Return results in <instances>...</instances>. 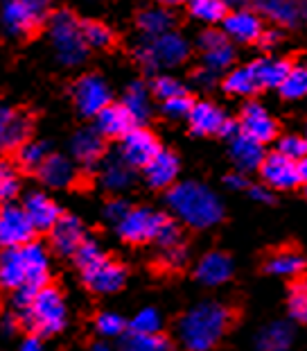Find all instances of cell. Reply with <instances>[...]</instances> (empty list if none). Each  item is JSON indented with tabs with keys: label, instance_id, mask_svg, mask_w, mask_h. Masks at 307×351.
Returning <instances> with one entry per match:
<instances>
[{
	"label": "cell",
	"instance_id": "6da1fadb",
	"mask_svg": "<svg viewBox=\"0 0 307 351\" xmlns=\"http://www.w3.org/2000/svg\"><path fill=\"white\" fill-rule=\"evenodd\" d=\"M233 311L219 302H201L178 319V338L192 351H208L226 335Z\"/></svg>",
	"mask_w": 307,
	"mask_h": 351
},
{
	"label": "cell",
	"instance_id": "7a4b0ae2",
	"mask_svg": "<svg viewBox=\"0 0 307 351\" xmlns=\"http://www.w3.org/2000/svg\"><path fill=\"white\" fill-rule=\"evenodd\" d=\"M168 204L178 220L192 229H211L224 218V204L208 186L199 182H181L172 186Z\"/></svg>",
	"mask_w": 307,
	"mask_h": 351
},
{
	"label": "cell",
	"instance_id": "3957f363",
	"mask_svg": "<svg viewBox=\"0 0 307 351\" xmlns=\"http://www.w3.org/2000/svg\"><path fill=\"white\" fill-rule=\"evenodd\" d=\"M50 41L55 48V55L59 64L64 66H79L84 64L88 55V43L84 39V29H81V21L75 16L70 10H57L48 19Z\"/></svg>",
	"mask_w": 307,
	"mask_h": 351
},
{
	"label": "cell",
	"instance_id": "277c9868",
	"mask_svg": "<svg viewBox=\"0 0 307 351\" xmlns=\"http://www.w3.org/2000/svg\"><path fill=\"white\" fill-rule=\"evenodd\" d=\"M18 319L29 331L41 333L43 338L59 333L66 326V304L62 293L52 286H43L36 293L32 306L25 311H18Z\"/></svg>",
	"mask_w": 307,
	"mask_h": 351
},
{
	"label": "cell",
	"instance_id": "5b68a950",
	"mask_svg": "<svg viewBox=\"0 0 307 351\" xmlns=\"http://www.w3.org/2000/svg\"><path fill=\"white\" fill-rule=\"evenodd\" d=\"M136 62L147 73H156L161 69H174L183 64L190 55V43L178 32H165L159 36H149L136 48Z\"/></svg>",
	"mask_w": 307,
	"mask_h": 351
},
{
	"label": "cell",
	"instance_id": "8992f818",
	"mask_svg": "<svg viewBox=\"0 0 307 351\" xmlns=\"http://www.w3.org/2000/svg\"><path fill=\"white\" fill-rule=\"evenodd\" d=\"M170 215L152 211V208H131L116 225L118 236L126 243H156V238L168 225Z\"/></svg>",
	"mask_w": 307,
	"mask_h": 351
},
{
	"label": "cell",
	"instance_id": "52a82bcc",
	"mask_svg": "<svg viewBox=\"0 0 307 351\" xmlns=\"http://www.w3.org/2000/svg\"><path fill=\"white\" fill-rule=\"evenodd\" d=\"M72 100L81 116L95 118L107 104H111V88L100 75L91 73V75H84L75 82Z\"/></svg>",
	"mask_w": 307,
	"mask_h": 351
},
{
	"label": "cell",
	"instance_id": "ba28073f",
	"mask_svg": "<svg viewBox=\"0 0 307 351\" xmlns=\"http://www.w3.org/2000/svg\"><path fill=\"white\" fill-rule=\"evenodd\" d=\"M34 234L36 227L29 220L25 208H18L7 202L0 211V243H3V247H21V245L34 241Z\"/></svg>",
	"mask_w": 307,
	"mask_h": 351
},
{
	"label": "cell",
	"instance_id": "9c48e42d",
	"mask_svg": "<svg viewBox=\"0 0 307 351\" xmlns=\"http://www.w3.org/2000/svg\"><path fill=\"white\" fill-rule=\"evenodd\" d=\"M81 279L88 288L97 295H111L118 293L126 281V270L116 261H111L109 256L97 258L95 263L81 270Z\"/></svg>",
	"mask_w": 307,
	"mask_h": 351
},
{
	"label": "cell",
	"instance_id": "30bf717a",
	"mask_svg": "<svg viewBox=\"0 0 307 351\" xmlns=\"http://www.w3.org/2000/svg\"><path fill=\"white\" fill-rule=\"evenodd\" d=\"M233 39L226 32H219V29H206L199 36V48L201 55H204V69H211L215 73H222L233 66L235 59V48Z\"/></svg>",
	"mask_w": 307,
	"mask_h": 351
},
{
	"label": "cell",
	"instance_id": "8fae6325",
	"mask_svg": "<svg viewBox=\"0 0 307 351\" xmlns=\"http://www.w3.org/2000/svg\"><path fill=\"white\" fill-rule=\"evenodd\" d=\"M260 175L269 189H276V191H289L301 184L298 161L289 159L287 154H282L278 150L265 156V161H262V166H260Z\"/></svg>",
	"mask_w": 307,
	"mask_h": 351
},
{
	"label": "cell",
	"instance_id": "7c38bea8",
	"mask_svg": "<svg viewBox=\"0 0 307 351\" xmlns=\"http://www.w3.org/2000/svg\"><path fill=\"white\" fill-rule=\"evenodd\" d=\"M48 16H43L29 7L25 0H5L3 3V27L12 36H29L34 34Z\"/></svg>",
	"mask_w": 307,
	"mask_h": 351
},
{
	"label": "cell",
	"instance_id": "4fadbf2b",
	"mask_svg": "<svg viewBox=\"0 0 307 351\" xmlns=\"http://www.w3.org/2000/svg\"><path fill=\"white\" fill-rule=\"evenodd\" d=\"M161 150L163 147L159 145L156 136L152 132H147L142 125H136L131 132H126L120 138V154L136 168H145Z\"/></svg>",
	"mask_w": 307,
	"mask_h": 351
},
{
	"label": "cell",
	"instance_id": "5bb4252c",
	"mask_svg": "<svg viewBox=\"0 0 307 351\" xmlns=\"http://www.w3.org/2000/svg\"><path fill=\"white\" fill-rule=\"evenodd\" d=\"M29 132H32V118L25 111H16L12 107L0 109V145L3 150L16 152L29 141Z\"/></svg>",
	"mask_w": 307,
	"mask_h": 351
},
{
	"label": "cell",
	"instance_id": "9a60e30c",
	"mask_svg": "<svg viewBox=\"0 0 307 351\" xmlns=\"http://www.w3.org/2000/svg\"><path fill=\"white\" fill-rule=\"evenodd\" d=\"M100 184L104 191L120 195V193L133 189V184H136V166H131L120 152L111 154L107 156V161L102 163Z\"/></svg>",
	"mask_w": 307,
	"mask_h": 351
},
{
	"label": "cell",
	"instance_id": "2e32d148",
	"mask_svg": "<svg viewBox=\"0 0 307 351\" xmlns=\"http://www.w3.org/2000/svg\"><path fill=\"white\" fill-rule=\"evenodd\" d=\"M239 127H242L244 134L258 138L260 143H269V141H273L276 136H278V125H276L273 118L269 116V111L256 100L246 102L242 107Z\"/></svg>",
	"mask_w": 307,
	"mask_h": 351
},
{
	"label": "cell",
	"instance_id": "e0dca14e",
	"mask_svg": "<svg viewBox=\"0 0 307 351\" xmlns=\"http://www.w3.org/2000/svg\"><path fill=\"white\" fill-rule=\"evenodd\" d=\"M50 238H52V250L62 256H72L81 243L86 241L84 234V225L79 222V218L75 215H64L57 220V225L50 229Z\"/></svg>",
	"mask_w": 307,
	"mask_h": 351
},
{
	"label": "cell",
	"instance_id": "ac0fdd59",
	"mask_svg": "<svg viewBox=\"0 0 307 351\" xmlns=\"http://www.w3.org/2000/svg\"><path fill=\"white\" fill-rule=\"evenodd\" d=\"M222 25H224V32L237 43H258L260 34L265 32L260 16L251 10H237L233 14H228V16L222 21Z\"/></svg>",
	"mask_w": 307,
	"mask_h": 351
},
{
	"label": "cell",
	"instance_id": "d6986e66",
	"mask_svg": "<svg viewBox=\"0 0 307 351\" xmlns=\"http://www.w3.org/2000/svg\"><path fill=\"white\" fill-rule=\"evenodd\" d=\"M23 208L27 211L29 220L34 222L36 231H50L62 218V208H59L57 202L41 191H29L23 199Z\"/></svg>",
	"mask_w": 307,
	"mask_h": 351
},
{
	"label": "cell",
	"instance_id": "ffe728a7",
	"mask_svg": "<svg viewBox=\"0 0 307 351\" xmlns=\"http://www.w3.org/2000/svg\"><path fill=\"white\" fill-rule=\"evenodd\" d=\"M265 143H260L258 138L249 136L239 130L233 138H230V159L239 170H260L262 161H265Z\"/></svg>",
	"mask_w": 307,
	"mask_h": 351
},
{
	"label": "cell",
	"instance_id": "44dd1931",
	"mask_svg": "<svg viewBox=\"0 0 307 351\" xmlns=\"http://www.w3.org/2000/svg\"><path fill=\"white\" fill-rule=\"evenodd\" d=\"M21 256H23L25 265V283H32L36 288L48 286V250L46 245L39 241H29L25 245H21Z\"/></svg>",
	"mask_w": 307,
	"mask_h": 351
},
{
	"label": "cell",
	"instance_id": "7402d4cb",
	"mask_svg": "<svg viewBox=\"0 0 307 351\" xmlns=\"http://www.w3.org/2000/svg\"><path fill=\"white\" fill-rule=\"evenodd\" d=\"M194 276H197L199 283H204L208 288L222 286V283H226L233 276V261L224 252H208L197 263Z\"/></svg>",
	"mask_w": 307,
	"mask_h": 351
},
{
	"label": "cell",
	"instance_id": "603a6c76",
	"mask_svg": "<svg viewBox=\"0 0 307 351\" xmlns=\"http://www.w3.org/2000/svg\"><path fill=\"white\" fill-rule=\"evenodd\" d=\"M138 123L133 121L131 111L124 104H107L95 116V127L107 138H122L126 132H131Z\"/></svg>",
	"mask_w": 307,
	"mask_h": 351
},
{
	"label": "cell",
	"instance_id": "cb8c5ba5",
	"mask_svg": "<svg viewBox=\"0 0 307 351\" xmlns=\"http://www.w3.org/2000/svg\"><path fill=\"white\" fill-rule=\"evenodd\" d=\"M142 173H145L147 184L152 186V189H156V191L170 189V186L174 184L176 177H178L176 154H172L170 150H161L152 161L147 163L145 168H142Z\"/></svg>",
	"mask_w": 307,
	"mask_h": 351
},
{
	"label": "cell",
	"instance_id": "d4e9b609",
	"mask_svg": "<svg viewBox=\"0 0 307 351\" xmlns=\"http://www.w3.org/2000/svg\"><path fill=\"white\" fill-rule=\"evenodd\" d=\"M104 134L97 130V127H86V130H79L72 136V156L79 163H84L86 168H93L97 161L104 156Z\"/></svg>",
	"mask_w": 307,
	"mask_h": 351
},
{
	"label": "cell",
	"instance_id": "484cf974",
	"mask_svg": "<svg viewBox=\"0 0 307 351\" xmlns=\"http://www.w3.org/2000/svg\"><path fill=\"white\" fill-rule=\"evenodd\" d=\"M224 121H226V114L219 107H215L213 102H194L188 116L190 130L197 136H215V134L219 136Z\"/></svg>",
	"mask_w": 307,
	"mask_h": 351
},
{
	"label": "cell",
	"instance_id": "4316f807",
	"mask_svg": "<svg viewBox=\"0 0 307 351\" xmlns=\"http://www.w3.org/2000/svg\"><path fill=\"white\" fill-rule=\"evenodd\" d=\"M36 175L50 189H66L75 182V168L72 163L62 154H48V159L41 163Z\"/></svg>",
	"mask_w": 307,
	"mask_h": 351
},
{
	"label": "cell",
	"instance_id": "83f0119b",
	"mask_svg": "<svg viewBox=\"0 0 307 351\" xmlns=\"http://www.w3.org/2000/svg\"><path fill=\"white\" fill-rule=\"evenodd\" d=\"M251 5L273 23L291 27L301 21V0H251Z\"/></svg>",
	"mask_w": 307,
	"mask_h": 351
},
{
	"label": "cell",
	"instance_id": "f1b7e54d",
	"mask_svg": "<svg viewBox=\"0 0 307 351\" xmlns=\"http://www.w3.org/2000/svg\"><path fill=\"white\" fill-rule=\"evenodd\" d=\"M222 86H224V91L230 93V95H253L262 88L260 80H258V73H256V66L253 64L233 69L226 77H224Z\"/></svg>",
	"mask_w": 307,
	"mask_h": 351
},
{
	"label": "cell",
	"instance_id": "f546056e",
	"mask_svg": "<svg viewBox=\"0 0 307 351\" xmlns=\"http://www.w3.org/2000/svg\"><path fill=\"white\" fill-rule=\"evenodd\" d=\"M120 347L124 351H170L172 342L161 333H142L126 326V331L120 335Z\"/></svg>",
	"mask_w": 307,
	"mask_h": 351
},
{
	"label": "cell",
	"instance_id": "4dcf8cb0",
	"mask_svg": "<svg viewBox=\"0 0 307 351\" xmlns=\"http://www.w3.org/2000/svg\"><path fill=\"white\" fill-rule=\"evenodd\" d=\"M0 283L7 290H14L25 283V265L18 247H5L0 256Z\"/></svg>",
	"mask_w": 307,
	"mask_h": 351
},
{
	"label": "cell",
	"instance_id": "1f68e13d",
	"mask_svg": "<svg viewBox=\"0 0 307 351\" xmlns=\"http://www.w3.org/2000/svg\"><path fill=\"white\" fill-rule=\"evenodd\" d=\"M253 66H256L262 88H280L284 77H287L291 71V64L287 59H273V57L258 59V62H253Z\"/></svg>",
	"mask_w": 307,
	"mask_h": 351
},
{
	"label": "cell",
	"instance_id": "d6a6232c",
	"mask_svg": "<svg viewBox=\"0 0 307 351\" xmlns=\"http://www.w3.org/2000/svg\"><path fill=\"white\" fill-rule=\"evenodd\" d=\"M294 342V331L287 322H271L258 335L256 347L262 351H284Z\"/></svg>",
	"mask_w": 307,
	"mask_h": 351
},
{
	"label": "cell",
	"instance_id": "836d02e7",
	"mask_svg": "<svg viewBox=\"0 0 307 351\" xmlns=\"http://www.w3.org/2000/svg\"><path fill=\"white\" fill-rule=\"evenodd\" d=\"M149 95L152 93L147 91V86L142 84V82H133V84L126 86V91H124L122 104L131 111L133 121L138 125L147 123L149 116H152V100H149Z\"/></svg>",
	"mask_w": 307,
	"mask_h": 351
},
{
	"label": "cell",
	"instance_id": "e575fe53",
	"mask_svg": "<svg viewBox=\"0 0 307 351\" xmlns=\"http://www.w3.org/2000/svg\"><path fill=\"white\" fill-rule=\"evenodd\" d=\"M265 270L273 276H296L305 270V258L291 250H282L269 256V261L265 263Z\"/></svg>",
	"mask_w": 307,
	"mask_h": 351
},
{
	"label": "cell",
	"instance_id": "d590c367",
	"mask_svg": "<svg viewBox=\"0 0 307 351\" xmlns=\"http://www.w3.org/2000/svg\"><path fill=\"white\" fill-rule=\"evenodd\" d=\"M174 25V19L168 10L163 7H152V10H145L138 14V29L142 34L147 36H159V34H165Z\"/></svg>",
	"mask_w": 307,
	"mask_h": 351
},
{
	"label": "cell",
	"instance_id": "8d00e7d4",
	"mask_svg": "<svg viewBox=\"0 0 307 351\" xmlns=\"http://www.w3.org/2000/svg\"><path fill=\"white\" fill-rule=\"evenodd\" d=\"M188 10L194 19L204 21V23H222L228 16L226 0H188Z\"/></svg>",
	"mask_w": 307,
	"mask_h": 351
},
{
	"label": "cell",
	"instance_id": "74e56055",
	"mask_svg": "<svg viewBox=\"0 0 307 351\" xmlns=\"http://www.w3.org/2000/svg\"><path fill=\"white\" fill-rule=\"evenodd\" d=\"M48 159V145L41 141H27L16 150V163L18 168L27 170V173H36L41 163Z\"/></svg>",
	"mask_w": 307,
	"mask_h": 351
},
{
	"label": "cell",
	"instance_id": "f35d334b",
	"mask_svg": "<svg viewBox=\"0 0 307 351\" xmlns=\"http://www.w3.org/2000/svg\"><path fill=\"white\" fill-rule=\"evenodd\" d=\"M81 29H84V39L91 48L95 50H107L114 46L116 34L107 23L100 21H81Z\"/></svg>",
	"mask_w": 307,
	"mask_h": 351
},
{
	"label": "cell",
	"instance_id": "ab89813d",
	"mask_svg": "<svg viewBox=\"0 0 307 351\" xmlns=\"http://www.w3.org/2000/svg\"><path fill=\"white\" fill-rule=\"evenodd\" d=\"M280 95L284 100H301L307 95V66H291L289 75L280 84Z\"/></svg>",
	"mask_w": 307,
	"mask_h": 351
},
{
	"label": "cell",
	"instance_id": "60d3db41",
	"mask_svg": "<svg viewBox=\"0 0 307 351\" xmlns=\"http://www.w3.org/2000/svg\"><path fill=\"white\" fill-rule=\"evenodd\" d=\"M289 315L296 322L307 324V279L294 283L289 293Z\"/></svg>",
	"mask_w": 307,
	"mask_h": 351
},
{
	"label": "cell",
	"instance_id": "b9f144b4",
	"mask_svg": "<svg viewBox=\"0 0 307 351\" xmlns=\"http://www.w3.org/2000/svg\"><path fill=\"white\" fill-rule=\"evenodd\" d=\"M185 93H188V88L176 77L156 75L152 80V95H156L159 100H170V98H176V95H185Z\"/></svg>",
	"mask_w": 307,
	"mask_h": 351
},
{
	"label": "cell",
	"instance_id": "7bdbcfd3",
	"mask_svg": "<svg viewBox=\"0 0 307 351\" xmlns=\"http://www.w3.org/2000/svg\"><path fill=\"white\" fill-rule=\"evenodd\" d=\"M124 319L116 315V313H100L95 319V331L102 335V338H120L126 331Z\"/></svg>",
	"mask_w": 307,
	"mask_h": 351
},
{
	"label": "cell",
	"instance_id": "ee69618b",
	"mask_svg": "<svg viewBox=\"0 0 307 351\" xmlns=\"http://www.w3.org/2000/svg\"><path fill=\"white\" fill-rule=\"evenodd\" d=\"M18 191H21V182L16 170L12 168L10 161H3V166H0V199L7 204V202H12L18 195Z\"/></svg>",
	"mask_w": 307,
	"mask_h": 351
},
{
	"label": "cell",
	"instance_id": "f6af8a7d",
	"mask_svg": "<svg viewBox=\"0 0 307 351\" xmlns=\"http://www.w3.org/2000/svg\"><path fill=\"white\" fill-rule=\"evenodd\" d=\"M194 107V102L188 93L185 95H176V98H170V100H163V114H165L168 118H172V121H188L190 111Z\"/></svg>",
	"mask_w": 307,
	"mask_h": 351
},
{
	"label": "cell",
	"instance_id": "bcb514c9",
	"mask_svg": "<svg viewBox=\"0 0 307 351\" xmlns=\"http://www.w3.org/2000/svg\"><path fill=\"white\" fill-rule=\"evenodd\" d=\"M161 315L156 308H142L136 313V317L129 322V328L133 331H142V333H159L161 331Z\"/></svg>",
	"mask_w": 307,
	"mask_h": 351
},
{
	"label": "cell",
	"instance_id": "7dc6e473",
	"mask_svg": "<svg viewBox=\"0 0 307 351\" xmlns=\"http://www.w3.org/2000/svg\"><path fill=\"white\" fill-rule=\"evenodd\" d=\"M278 152L287 154L289 159H303V156L307 154V138L303 136H294V134H287V136L278 138V147H276Z\"/></svg>",
	"mask_w": 307,
	"mask_h": 351
},
{
	"label": "cell",
	"instance_id": "c3c4849f",
	"mask_svg": "<svg viewBox=\"0 0 307 351\" xmlns=\"http://www.w3.org/2000/svg\"><path fill=\"white\" fill-rule=\"evenodd\" d=\"M104 256V252L97 247V243L93 241H84L77 247V252L72 254V258H75V265L79 267V270H84V267H88L91 263H95L97 258H102Z\"/></svg>",
	"mask_w": 307,
	"mask_h": 351
},
{
	"label": "cell",
	"instance_id": "681fc988",
	"mask_svg": "<svg viewBox=\"0 0 307 351\" xmlns=\"http://www.w3.org/2000/svg\"><path fill=\"white\" fill-rule=\"evenodd\" d=\"M39 290H41V288L32 286V283H23V286L14 288V290H12V293H14V295H12V304H14V308H16V313H18V311L29 308Z\"/></svg>",
	"mask_w": 307,
	"mask_h": 351
},
{
	"label": "cell",
	"instance_id": "f907efd6",
	"mask_svg": "<svg viewBox=\"0 0 307 351\" xmlns=\"http://www.w3.org/2000/svg\"><path fill=\"white\" fill-rule=\"evenodd\" d=\"M129 211H131L129 202L122 199V197H114L104 204V218H107L109 222H114V225H118V222L122 220Z\"/></svg>",
	"mask_w": 307,
	"mask_h": 351
},
{
	"label": "cell",
	"instance_id": "816d5d0a",
	"mask_svg": "<svg viewBox=\"0 0 307 351\" xmlns=\"http://www.w3.org/2000/svg\"><path fill=\"white\" fill-rule=\"evenodd\" d=\"M278 43H280V32H278V29H265V32L260 34V39H258V46L265 48V50L276 48Z\"/></svg>",
	"mask_w": 307,
	"mask_h": 351
},
{
	"label": "cell",
	"instance_id": "f5cc1de1",
	"mask_svg": "<svg viewBox=\"0 0 307 351\" xmlns=\"http://www.w3.org/2000/svg\"><path fill=\"white\" fill-rule=\"evenodd\" d=\"M224 184L233 191H244L246 186H249V182H246V177H244V170H239V173H228L224 177Z\"/></svg>",
	"mask_w": 307,
	"mask_h": 351
},
{
	"label": "cell",
	"instance_id": "db71d44e",
	"mask_svg": "<svg viewBox=\"0 0 307 351\" xmlns=\"http://www.w3.org/2000/svg\"><path fill=\"white\" fill-rule=\"evenodd\" d=\"M251 197L260 202V204H271L273 202V193L269 191V186H253L251 189Z\"/></svg>",
	"mask_w": 307,
	"mask_h": 351
},
{
	"label": "cell",
	"instance_id": "11a10c76",
	"mask_svg": "<svg viewBox=\"0 0 307 351\" xmlns=\"http://www.w3.org/2000/svg\"><path fill=\"white\" fill-rule=\"evenodd\" d=\"M41 340H43L41 333L29 331L27 338L21 342V349H23V351H41Z\"/></svg>",
	"mask_w": 307,
	"mask_h": 351
},
{
	"label": "cell",
	"instance_id": "9f6ffc18",
	"mask_svg": "<svg viewBox=\"0 0 307 351\" xmlns=\"http://www.w3.org/2000/svg\"><path fill=\"white\" fill-rule=\"evenodd\" d=\"M242 130V127H239V123H235V121H230V118H226V121H224V125H222V130H219V136H224V138H233L235 134Z\"/></svg>",
	"mask_w": 307,
	"mask_h": 351
},
{
	"label": "cell",
	"instance_id": "6f0895ef",
	"mask_svg": "<svg viewBox=\"0 0 307 351\" xmlns=\"http://www.w3.org/2000/svg\"><path fill=\"white\" fill-rule=\"evenodd\" d=\"M197 82L201 86H215L217 84V73L211 71V69H204L197 73Z\"/></svg>",
	"mask_w": 307,
	"mask_h": 351
},
{
	"label": "cell",
	"instance_id": "680465c9",
	"mask_svg": "<svg viewBox=\"0 0 307 351\" xmlns=\"http://www.w3.org/2000/svg\"><path fill=\"white\" fill-rule=\"evenodd\" d=\"M14 331H16V317H14L12 313H5V315H3V333H5V338L14 335Z\"/></svg>",
	"mask_w": 307,
	"mask_h": 351
},
{
	"label": "cell",
	"instance_id": "91938a15",
	"mask_svg": "<svg viewBox=\"0 0 307 351\" xmlns=\"http://www.w3.org/2000/svg\"><path fill=\"white\" fill-rule=\"evenodd\" d=\"M298 173H301V182L307 184V154L303 159H298Z\"/></svg>",
	"mask_w": 307,
	"mask_h": 351
},
{
	"label": "cell",
	"instance_id": "94428289",
	"mask_svg": "<svg viewBox=\"0 0 307 351\" xmlns=\"http://www.w3.org/2000/svg\"><path fill=\"white\" fill-rule=\"evenodd\" d=\"M159 3L165 7H176V5H188V0H159Z\"/></svg>",
	"mask_w": 307,
	"mask_h": 351
},
{
	"label": "cell",
	"instance_id": "6125c7cd",
	"mask_svg": "<svg viewBox=\"0 0 307 351\" xmlns=\"http://www.w3.org/2000/svg\"><path fill=\"white\" fill-rule=\"evenodd\" d=\"M301 19L307 23V0H301Z\"/></svg>",
	"mask_w": 307,
	"mask_h": 351
},
{
	"label": "cell",
	"instance_id": "be15d7a7",
	"mask_svg": "<svg viewBox=\"0 0 307 351\" xmlns=\"http://www.w3.org/2000/svg\"><path fill=\"white\" fill-rule=\"evenodd\" d=\"M93 349H95V351H107V349H109V345H107V342H95Z\"/></svg>",
	"mask_w": 307,
	"mask_h": 351
},
{
	"label": "cell",
	"instance_id": "e7e4bbea",
	"mask_svg": "<svg viewBox=\"0 0 307 351\" xmlns=\"http://www.w3.org/2000/svg\"><path fill=\"white\" fill-rule=\"evenodd\" d=\"M305 195H307V186H305Z\"/></svg>",
	"mask_w": 307,
	"mask_h": 351
},
{
	"label": "cell",
	"instance_id": "03108f58",
	"mask_svg": "<svg viewBox=\"0 0 307 351\" xmlns=\"http://www.w3.org/2000/svg\"><path fill=\"white\" fill-rule=\"evenodd\" d=\"M305 138H307V130H305Z\"/></svg>",
	"mask_w": 307,
	"mask_h": 351
}]
</instances>
